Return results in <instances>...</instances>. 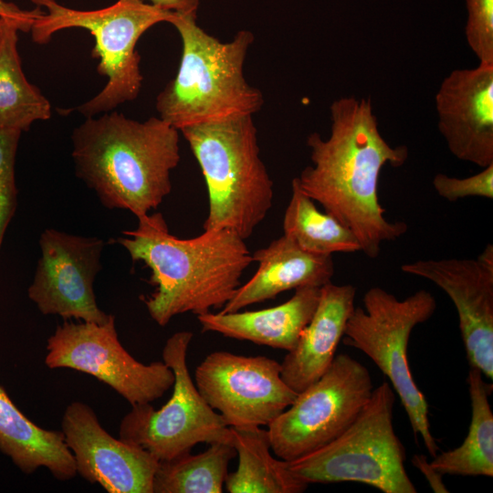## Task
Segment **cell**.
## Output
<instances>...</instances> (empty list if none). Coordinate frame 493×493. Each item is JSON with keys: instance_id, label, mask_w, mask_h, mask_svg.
<instances>
[{"instance_id": "1", "label": "cell", "mask_w": 493, "mask_h": 493, "mask_svg": "<svg viewBox=\"0 0 493 493\" xmlns=\"http://www.w3.org/2000/svg\"><path fill=\"white\" fill-rule=\"evenodd\" d=\"M330 112V136H308L312 165L295 179L303 193L354 234L361 251L375 258L383 243L396 240L408 228L404 222L385 218L378 196L383 167L402 166L408 149L385 141L370 100L341 97Z\"/></svg>"}, {"instance_id": "2", "label": "cell", "mask_w": 493, "mask_h": 493, "mask_svg": "<svg viewBox=\"0 0 493 493\" xmlns=\"http://www.w3.org/2000/svg\"><path fill=\"white\" fill-rule=\"evenodd\" d=\"M137 219V227L123 231L114 242L151 270L149 282L155 290L142 300L158 325L186 312L199 315L222 308L233 298L253 262L236 233L204 230L198 236L179 238L170 233L161 213Z\"/></svg>"}, {"instance_id": "3", "label": "cell", "mask_w": 493, "mask_h": 493, "mask_svg": "<svg viewBox=\"0 0 493 493\" xmlns=\"http://www.w3.org/2000/svg\"><path fill=\"white\" fill-rule=\"evenodd\" d=\"M76 175L109 209L137 218L156 209L172 190L179 163V130L160 117L144 121L117 111L87 117L71 135Z\"/></svg>"}, {"instance_id": "4", "label": "cell", "mask_w": 493, "mask_h": 493, "mask_svg": "<svg viewBox=\"0 0 493 493\" xmlns=\"http://www.w3.org/2000/svg\"><path fill=\"white\" fill-rule=\"evenodd\" d=\"M182 40L177 74L158 94L159 117L177 130L241 116H253L264 105L260 89L244 76L254 34L240 30L227 42L209 35L196 15L174 13L169 21Z\"/></svg>"}, {"instance_id": "5", "label": "cell", "mask_w": 493, "mask_h": 493, "mask_svg": "<svg viewBox=\"0 0 493 493\" xmlns=\"http://www.w3.org/2000/svg\"><path fill=\"white\" fill-rule=\"evenodd\" d=\"M205 178L208 215L204 230L229 229L244 240L272 206L273 182L260 157L253 116L181 129Z\"/></svg>"}, {"instance_id": "6", "label": "cell", "mask_w": 493, "mask_h": 493, "mask_svg": "<svg viewBox=\"0 0 493 493\" xmlns=\"http://www.w3.org/2000/svg\"><path fill=\"white\" fill-rule=\"evenodd\" d=\"M30 1L46 9L30 29L35 43L47 44L54 33L71 27L84 28L94 37L91 57L99 60L98 73L108 80L96 96L76 108L79 113L93 117L138 97L143 78L137 42L154 25L169 23L173 12L138 0H118L89 11L68 8L56 0Z\"/></svg>"}, {"instance_id": "7", "label": "cell", "mask_w": 493, "mask_h": 493, "mask_svg": "<svg viewBox=\"0 0 493 493\" xmlns=\"http://www.w3.org/2000/svg\"><path fill=\"white\" fill-rule=\"evenodd\" d=\"M394 401L393 389L383 382L341 435L288 461V469L308 485L358 482L384 493H416L405 470L404 447L394 432Z\"/></svg>"}, {"instance_id": "8", "label": "cell", "mask_w": 493, "mask_h": 493, "mask_svg": "<svg viewBox=\"0 0 493 493\" xmlns=\"http://www.w3.org/2000/svg\"><path fill=\"white\" fill-rule=\"evenodd\" d=\"M362 307L350 316L343 343L366 354L387 376L407 414L414 436L420 435L434 457L438 446L428 419V404L414 381L408 362V344L414 328L431 318L435 297L420 289L404 299L380 288H369Z\"/></svg>"}, {"instance_id": "9", "label": "cell", "mask_w": 493, "mask_h": 493, "mask_svg": "<svg viewBox=\"0 0 493 493\" xmlns=\"http://www.w3.org/2000/svg\"><path fill=\"white\" fill-rule=\"evenodd\" d=\"M193 333L170 336L163 360L174 373L173 391L167 403L155 410L151 403L131 405L121 419L119 438L167 461L191 452L199 443L232 445L231 427L203 398L189 372L187 352Z\"/></svg>"}, {"instance_id": "10", "label": "cell", "mask_w": 493, "mask_h": 493, "mask_svg": "<svg viewBox=\"0 0 493 493\" xmlns=\"http://www.w3.org/2000/svg\"><path fill=\"white\" fill-rule=\"evenodd\" d=\"M373 391L369 370L348 354H338L316 382L268 426L271 450L292 461L341 435L356 419Z\"/></svg>"}, {"instance_id": "11", "label": "cell", "mask_w": 493, "mask_h": 493, "mask_svg": "<svg viewBox=\"0 0 493 493\" xmlns=\"http://www.w3.org/2000/svg\"><path fill=\"white\" fill-rule=\"evenodd\" d=\"M46 365L90 374L108 384L131 405L147 404L173 387L174 373L163 362L144 364L121 345L115 317L104 324L65 320L47 339Z\"/></svg>"}, {"instance_id": "12", "label": "cell", "mask_w": 493, "mask_h": 493, "mask_svg": "<svg viewBox=\"0 0 493 493\" xmlns=\"http://www.w3.org/2000/svg\"><path fill=\"white\" fill-rule=\"evenodd\" d=\"M280 372L281 364L269 357L216 351L196 367L194 383L228 426L269 425L298 394Z\"/></svg>"}, {"instance_id": "13", "label": "cell", "mask_w": 493, "mask_h": 493, "mask_svg": "<svg viewBox=\"0 0 493 493\" xmlns=\"http://www.w3.org/2000/svg\"><path fill=\"white\" fill-rule=\"evenodd\" d=\"M39 246L41 257L27 289L38 310L65 320L109 321L112 314L99 308L93 289L104 241L48 228L41 234Z\"/></svg>"}, {"instance_id": "14", "label": "cell", "mask_w": 493, "mask_h": 493, "mask_svg": "<svg viewBox=\"0 0 493 493\" xmlns=\"http://www.w3.org/2000/svg\"><path fill=\"white\" fill-rule=\"evenodd\" d=\"M401 270L430 280L453 301L470 367L493 379V246L476 259H427Z\"/></svg>"}, {"instance_id": "15", "label": "cell", "mask_w": 493, "mask_h": 493, "mask_svg": "<svg viewBox=\"0 0 493 493\" xmlns=\"http://www.w3.org/2000/svg\"><path fill=\"white\" fill-rule=\"evenodd\" d=\"M61 431L82 478L109 493H153L159 461L146 450L111 436L88 404H69Z\"/></svg>"}, {"instance_id": "16", "label": "cell", "mask_w": 493, "mask_h": 493, "mask_svg": "<svg viewBox=\"0 0 493 493\" xmlns=\"http://www.w3.org/2000/svg\"><path fill=\"white\" fill-rule=\"evenodd\" d=\"M438 131L458 160L493 164V64L452 70L435 98Z\"/></svg>"}, {"instance_id": "17", "label": "cell", "mask_w": 493, "mask_h": 493, "mask_svg": "<svg viewBox=\"0 0 493 493\" xmlns=\"http://www.w3.org/2000/svg\"><path fill=\"white\" fill-rule=\"evenodd\" d=\"M356 288L329 282L320 288L314 314L281 364V378L299 393L328 370L355 306Z\"/></svg>"}, {"instance_id": "18", "label": "cell", "mask_w": 493, "mask_h": 493, "mask_svg": "<svg viewBox=\"0 0 493 493\" xmlns=\"http://www.w3.org/2000/svg\"><path fill=\"white\" fill-rule=\"evenodd\" d=\"M252 260L258 265L256 273L239 286L221 312L238 311L290 289L320 288L331 282L334 274L331 256L304 251L284 235L255 251Z\"/></svg>"}, {"instance_id": "19", "label": "cell", "mask_w": 493, "mask_h": 493, "mask_svg": "<svg viewBox=\"0 0 493 493\" xmlns=\"http://www.w3.org/2000/svg\"><path fill=\"white\" fill-rule=\"evenodd\" d=\"M320 288H297L288 300L272 308L228 313L209 311L197 315V320L204 332L289 351L314 314Z\"/></svg>"}, {"instance_id": "20", "label": "cell", "mask_w": 493, "mask_h": 493, "mask_svg": "<svg viewBox=\"0 0 493 493\" xmlns=\"http://www.w3.org/2000/svg\"><path fill=\"white\" fill-rule=\"evenodd\" d=\"M0 452L26 475L41 467L61 481L77 475L74 457L62 431L47 430L30 421L1 385Z\"/></svg>"}, {"instance_id": "21", "label": "cell", "mask_w": 493, "mask_h": 493, "mask_svg": "<svg viewBox=\"0 0 493 493\" xmlns=\"http://www.w3.org/2000/svg\"><path fill=\"white\" fill-rule=\"evenodd\" d=\"M232 446L238 455L236 471L225 481L230 493H301L308 484L289 469L288 461L275 458L267 430L260 426L231 427Z\"/></svg>"}, {"instance_id": "22", "label": "cell", "mask_w": 493, "mask_h": 493, "mask_svg": "<svg viewBox=\"0 0 493 493\" xmlns=\"http://www.w3.org/2000/svg\"><path fill=\"white\" fill-rule=\"evenodd\" d=\"M471 400V421L463 443L437 454L430 462L442 476L493 477V414L488 401L492 384L482 372L470 367L467 375Z\"/></svg>"}, {"instance_id": "23", "label": "cell", "mask_w": 493, "mask_h": 493, "mask_svg": "<svg viewBox=\"0 0 493 493\" xmlns=\"http://www.w3.org/2000/svg\"><path fill=\"white\" fill-rule=\"evenodd\" d=\"M18 31V24L8 19L0 41V129L26 131L51 117V105L22 70Z\"/></svg>"}, {"instance_id": "24", "label": "cell", "mask_w": 493, "mask_h": 493, "mask_svg": "<svg viewBox=\"0 0 493 493\" xmlns=\"http://www.w3.org/2000/svg\"><path fill=\"white\" fill-rule=\"evenodd\" d=\"M284 236L304 251L332 256L361 251L354 234L331 215L320 212L315 202L291 182V196L283 217Z\"/></svg>"}, {"instance_id": "25", "label": "cell", "mask_w": 493, "mask_h": 493, "mask_svg": "<svg viewBox=\"0 0 493 493\" xmlns=\"http://www.w3.org/2000/svg\"><path fill=\"white\" fill-rule=\"evenodd\" d=\"M236 456L231 444L215 442L199 454L188 452L161 461L153 477V493H221L228 464Z\"/></svg>"}, {"instance_id": "26", "label": "cell", "mask_w": 493, "mask_h": 493, "mask_svg": "<svg viewBox=\"0 0 493 493\" xmlns=\"http://www.w3.org/2000/svg\"><path fill=\"white\" fill-rule=\"evenodd\" d=\"M21 132L0 129V251L6 228L17 206L15 163Z\"/></svg>"}, {"instance_id": "27", "label": "cell", "mask_w": 493, "mask_h": 493, "mask_svg": "<svg viewBox=\"0 0 493 493\" xmlns=\"http://www.w3.org/2000/svg\"><path fill=\"white\" fill-rule=\"evenodd\" d=\"M465 36L481 64H493V0H465Z\"/></svg>"}, {"instance_id": "28", "label": "cell", "mask_w": 493, "mask_h": 493, "mask_svg": "<svg viewBox=\"0 0 493 493\" xmlns=\"http://www.w3.org/2000/svg\"><path fill=\"white\" fill-rule=\"evenodd\" d=\"M435 192L449 202H456L466 197L493 198V164L482 171L465 178L436 173L433 178Z\"/></svg>"}, {"instance_id": "29", "label": "cell", "mask_w": 493, "mask_h": 493, "mask_svg": "<svg viewBox=\"0 0 493 493\" xmlns=\"http://www.w3.org/2000/svg\"><path fill=\"white\" fill-rule=\"evenodd\" d=\"M43 13L38 6L34 10H22L13 3L0 0V17L15 20L22 32H30L32 25Z\"/></svg>"}, {"instance_id": "30", "label": "cell", "mask_w": 493, "mask_h": 493, "mask_svg": "<svg viewBox=\"0 0 493 493\" xmlns=\"http://www.w3.org/2000/svg\"><path fill=\"white\" fill-rule=\"evenodd\" d=\"M412 463L425 477L430 488L435 493H447L448 490L442 480V475L438 473L427 461L425 455H414Z\"/></svg>"}, {"instance_id": "31", "label": "cell", "mask_w": 493, "mask_h": 493, "mask_svg": "<svg viewBox=\"0 0 493 493\" xmlns=\"http://www.w3.org/2000/svg\"><path fill=\"white\" fill-rule=\"evenodd\" d=\"M142 2L149 1L150 5L161 9L184 14L197 15L200 0H138Z\"/></svg>"}, {"instance_id": "32", "label": "cell", "mask_w": 493, "mask_h": 493, "mask_svg": "<svg viewBox=\"0 0 493 493\" xmlns=\"http://www.w3.org/2000/svg\"><path fill=\"white\" fill-rule=\"evenodd\" d=\"M9 18H5V17H0V41H1V38L3 37V34H4V31H5V26H6V23L8 21Z\"/></svg>"}]
</instances>
